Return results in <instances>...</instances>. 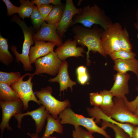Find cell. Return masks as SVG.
<instances>
[{"instance_id":"obj_1","label":"cell","mask_w":138,"mask_h":138,"mask_svg":"<svg viewBox=\"0 0 138 138\" xmlns=\"http://www.w3.org/2000/svg\"><path fill=\"white\" fill-rule=\"evenodd\" d=\"M103 30L95 26L88 28L83 26L77 25L73 26L71 29L74 34V40L77 44L83 47H86L87 49L86 54V65H90L89 53L90 51L94 53L98 52L106 57L107 55L102 49L101 43V36Z\"/></svg>"},{"instance_id":"obj_2","label":"cell","mask_w":138,"mask_h":138,"mask_svg":"<svg viewBox=\"0 0 138 138\" xmlns=\"http://www.w3.org/2000/svg\"><path fill=\"white\" fill-rule=\"evenodd\" d=\"M77 23L88 28H91L95 24L98 25L104 30L113 24L104 11L96 4L92 6L88 5L84 6L81 14L74 16L71 26Z\"/></svg>"},{"instance_id":"obj_3","label":"cell","mask_w":138,"mask_h":138,"mask_svg":"<svg viewBox=\"0 0 138 138\" xmlns=\"http://www.w3.org/2000/svg\"><path fill=\"white\" fill-rule=\"evenodd\" d=\"M12 20L16 23L20 27L23 33L24 41L21 53L18 52L17 47L14 45L10 47L11 50L15 56L16 61L18 63L20 61L22 64L24 70L31 71L33 67L30 61L29 53L30 47L34 42L33 37L34 34V30L28 27L24 21L22 20L16 15L12 17Z\"/></svg>"},{"instance_id":"obj_4","label":"cell","mask_w":138,"mask_h":138,"mask_svg":"<svg viewBox=\"0 0 138 138\" xmlns=\"http://www.w3.org/2000/svg\"><path fill=\"white\" fill-rule=\"evenodd\" d=\"M62 124H69L76 126H81L85 127L87 131L93 134L99 133L106 138H111L105 130L96 124L94 117H86L84 116L75 113L70 107H67L61 112L59 115Z\"/></svg>"},{"instance_id":"obj_5","label":"cell","mask_w":138,"mask_h":138,"mask_svg":"<svg viewBox=\"0 0 138 138\" xmlns=\"http://www.w3.org/2000/svg\"><path fill=\"white\" fill-rule=\"evenodd\" d=\"M35 93L40 104L44 106L49 113L55 119L59 118L58 115L61 112L71 106L68 99L61 101L53 96L51 94L52 89L51 86L42 87L39 91H35Z\"/></svg>"},{"instance_id":"obj_6","label":"cell","mask_w":138,"mask_h":138,"mask_svg":"<svg viewBox=\"0 0 138 138\" xmlns=\"http://www.w3.org/2000/svg\"><path fill=\"white\" fill-rule=\"evenodd\" d=\"M34 75L33 74L26 73L11 85V87L17 92L23 103V111L28 109V102L30 101H34L39 105H41L33 91V83L31 80Z\"/></svg>"},{"instance_id":"obj_7","label":"cell","mask_w":138,"mask_h":138,"mask_svg":"<svg viewBox=\"0 0 138 138\" xmlns=\"http://www.w3.org/2000/svg\"><path fill=\"white\" fill-rule=\"evenodd\" d=\"M113 106L108 110L103 111L108 116L120 123H131L138 126V116L127 108L122 98L114 97Z\"/></svg>"},{"instance_id":"obj_8","label":"cell","mask_w":138,"mask_h":138,"mask_svg":"<svg viewBox=\"0 0 138 138\" xmlns=\"http://www.w3.org/2000/svg\"><path fill=\"white\" fill-rule=\"evenodd\" d=\"M123 29L120 24L113 23L105 30H103L101 43L103 50L106 55L121 49L119 41V33Z\"/></svg>"},{"instance_id":"obj_9","label":"cell","mask_w":138,"mask_h":138,"mask_svg":"<svg viewBox=\"0 0 138 138\" xmlns=\"http://www.w3.org/2000/svg\"><path fill=\"white\" fill-rule=\"evenodd\" d=\"M62 61L55 51L50 52L46 55L40 57L34 62L36 69L34 75L46 73L51 76L58 74Z\"/></svg>"},{"instance_id":"obj_10","label":"cell","mask_w":138,"mask_h":138,"mask_svg":"<svg viewBox=\"0 0 138 138\" xmlns=\"http://www.w3.org/2000/svg\"><path fill=\"white\" fill-rule=\"evenodd\" d=\"M0 105L2 110V120L0 124L1 130L0 138H2L5 128L10 131L12 130V128L9 124L10 120L12 116L16 114L22 113V110H23L24 105L20 99L11 102L0 101Z\"/></svg>"},{"instance_id":"obj_11","label":"cell","mask_w":138,"mask_h":138,"mask_svg":"<svg viewBox=\"0 0 138 138\" xmlns=\"http://www.w3.org/2000/svg\"><path fill=\"white\" fill-rule=\"evenodd\" d=\"M82 12L83 8H77L72 0H66L62 16L56 25L57 33L61 38L63 37L65 32L71 26L74 16L81 14Z\"/></svg>"},{"instance_id":"obj_12","label":"cell","mask_w":138,"mask_h":138,"mask_svg":"<svg viewBox=\"0 0 138 138\" xmlns=\"http://www.w3.org/2000/svg\"><path fill=\"white\" fill-rule=\"evenodd\" d=\"M33 37L34 41H48L54 43L58 47L63 44L62 38L57 33L56 25L47 23L45 21Z\"/></svg>"},{"instance_id":"obj_13","label":"cell","mask_w":138,"mask_h":138,"mask_svg":"<svg viewBox=\"0 0 138 138\" xmlns=\"http://www.w3.org/2000/svg\"><path fill=\"white\" fill-rule=\"evenodd\" d=\"M86 111L88 114L94 117L96 123L101 122V121H105L117 125L122 128L132 138L134 129L136 126L129 123H121L118 122L107 115L99 107H87Z\"/></svg>"},{"instance_id":"obj_14","label":"cell","mask_w":138,"mask_h":138,"mask_svg":"<svg viewBox=\"0 0 138 138\" xmlns=\"http://www.w3.org/2000/svg\"><path fill=\"white\" fill-rule=\"evenodd\" d=\"M49 113L45 108L43 105H41L34 110L27 111L25 113L17 114L14 117L18 122L17 127L21 129V125L22 119L25 116L29 115L31 116L35 122L36 133L39 134L42 131L45 121Z\"/></svg>"},{"instance_id":"obj_15","label":"cell","mask_w":138,"mask_h":138,"mask_svg":"<svg viewBox=\"0 0 138 138\" xmlns=\"http://www.w3.org/2000/svg\"><path fill=\"white\" fill-rule=\"evenodd\" d=\"M77 44L76 40L72 41L71 39H68L62 45L58 47L55 52L62 61L69 57H84L83 53L85 52L84 48L77 47Z\"/></svg>"},{"instance_id":"obj_16","label":"cell","mask_w":138,"mask_h":138,"mask_svg":"<svg viewBox=\"0 0 138 138\" xmlns=\"http://www.w3.org/2000/svg\"><path fill=\"white\" fill-rule=\"evenodd\" d=\"M113 76L114 82L109 91L114 97L123 98L129 93L128 83L130 76L127 73L117 72Z\"/></svg>"},{"instance_id":"obj_17","label":"cell","mask_w":138,"mask_h":138,"mask_svg":"<svg viewBox=\"0 0 138 138\" xmlns=\"http://www.w3.org/2000/svg\"><path fill=\"white\" fill-rule=\"evenodd\" d=\"M68 64L66 61H63L60 66L59 72L56 76L53 78H50L48 81L50 82H57L60 85V93L62 91H67L69 87L72 91L73 87L76 84V83L71 79L68 71Z\"/></svg>"},{"instance_id":"obj_18","label":"cell","mask_w":138,"mask_h":138,"mask_svg":"<svg viewBox=\"0 0 138 138\" xmlns=\"http://www.w3.org/2000/svg\"><path fill=\"white\" fill-rule=\"evenodd\" d=\"M35 45L32 46L30 51L29 59L31 64L34 63L37 59L43 57L53 51L56 45L54 43L45 42L41 40H35Z\"/></svg>"},{"instance_id":"obj_19","label":"cell","mask_w":138,"mask_h":138,"mask_svg":"<svg viewBox=\"0 0 138 138\" xmlns=\"http://www.w3.org/2000/svg\"><path fill=\"white\" fill-rule=\"evenodd\" d=\"M114 69L117 72L126 73L133 72L138 78V60L135 58L127 60L119 59L114 61Z\"/></svg>"},{"instance_id":"obj_20","label":"cell","mask_w":138,"mask_h":138,"mask_svg":"<svg viewBox=\"0 0 138 138\" xmlns=\"http://www.w3.org/2000/svg\"><path fill=\"white\" fill-rule=\"evenodd\" d=\"M47 120V124L42 137H45L51 136L54 132L60 134L63 133V126L60 122V119L59 118L55 119L49 113Z\"/></svg>"},{"instance_id":"obj_21","label":"cell","mask_w":138,"mask_h":138,"mask_svg":"<svg viewBox=\"0 0 138 138\" xmlns=\"http://www.w3.org/2000/svg\"><path fill=\"white\" fill-rule=\"evenodd\" d=\"M20 99L17 92L11 86L0 82V99L3 102H11Z\"/></svg>"},{"instance_id":"obj_22","label":"cell","mask_w":138,"mask_h":138,"mask_svg":"<svg viewBox=\"0 0 138 138\" xmlns=\"http://www.w3.org/2000/svg\"><path fill=\"white\" fill-rule=\"evenodd\" d=\"M13 56L8 50L7 39L0 34V61L6 65H8L14 60Z\"/></svg>"},{"instance_id":"obj_23","label":"cell","mask_w":138,"mask_h":138,"mask_svg":"<svg viewBox=\"0 0 138 138\" xmlns=\"http://www.w3.org/2000/svg\"><path fill=\"white\" fill-rule=\"evenodd\" d=\"M65 4L54 5L45 21L56 25L59 22L63 14Z\"/></svg>"},{"instance_id":"obj_24","label":"cell","mask_w":138,"mask_h":138,"mask_svg":"<svg viewBox=\"0 0 138 138\" xmlns=\"http://www.w3.org/2000/svg\"><path fill=\"white\" fill-rule=\"evenodd\" d=\"M20 5L18 7V13L22 19L30 17L35 6V4L29 0H20Z\"/></svg>"},{"instance_id":"obj_25","label":"cell","mask_w":138,"mask_h":138,"mask_svg":"<svg viewBox=\"0 0 138 138\" xmlns=\"http://www.w3.org/2000/svg\"><path fill=\"white\" fill-rule=\"evenodd\" d=\"M22 76L19 72H0V82L11 85L18 80Z\"/></svg>"},{"instance_id":"obj_26","label":"cell","mask_w":138,"mask_h":138,"mask_svg":"<svg viewBox=\"0 0 138 138\" xmlns=\"http://www.w3.org/2000/svg\"><path fill=\"white\" fill-rule=\"evenodd\" d=\"M102 97V102L100 108L103 111L110 109L113 106L114 102L113 100L114 97L109 90L104 89L99 93Z\"/></svg>"},{"instance_id":"obj_27","label":"cell","mask_w":138,"mask_h":138,"mask_svg":"<svg viewBox=\"0 0 138 138\" xmlns=\"http://www.w3.org/2000/svg\"><path fill=\"white\" fill-rule=\"evenodd\" d=\"M119 39L121 49L128 51H132V47L130 41L129 34L125 27L119 33Z\"/></svg>"},{"instance_id":"obj_28","label":"cell","mask_w":138,"mask_h":138,"mask_svg":"<svg viewBox=\"0 0 138 138\" xmlns=\"http://www.w3.org/2000/svg\"><path fill=\"white\" fill-rule=\"evenodd\" d=\"M101 127L105 129L109 127L112 128L114 132L115 138H131L129 135L119 126L109 122L103 121Z\"/></svg>"},{"instance_id":"obj_29","label":"cell","mask_w":138,"mask_h":138,"mask_svg":"<svg viewBox=\"0 0 138 138\" xmlns=\"http://www.w3.org/2000/svg\"><path fill=\"white\" fill-rule=\"evenodd\" d=\"M109 55L114 61L119 59L125 60L135 58L136 55L132 51H128L120 49L111 53Z\"/></svg>"},{"instance_id":"obj_30","label":"cell","mask_w":138,"mask_h":138,"mask_svg":"<svg viewBox=\"0 0 138 138\" xmlns=\"http://www.w3.org/2000/svg\"><path fill=\"white\" fill-rule=\"evenodd\" d=\"M30 17L33 28L38 30L44 21L43 19L37 6H35Z\"/></svg>"},{"instance_id":"obj_31","label":"cell","mask_w":138,"mask_h":138,"mask_svg":"<svg viewBox=\"0 0 138 138\" xmlns=\"http://www.w3.org/2000/svg\"><path fill=\"white\" fill-rule=\"evenodd\" d=\"M72 136V138H95L92 134L84 130L79 126H74Z\"/></svg>"},{"instance_id":"obj_32","label":"cell","mask_w":138,"mask_h":138,"mask_svg":"<svg viewBox=\"0 0 138 138\" xmlns=\"http://www.w3.org/2000/svg\"><path fill=\"white\" fill-rule=\"evenodd\" d=\"M89 102L91 105L94 107H99L102 104V95L98 92L89 93Z\"/></svg>"},{"instance_id":"obj_33","label":"cell","mask_w":138,"mask_h":138,"mask_svg":"<svg viewBox=\"0 0 138 138\" xmlns=\"http://www.w3.org/2000/svg\"><path fill=\"white\" fill-rule=\"evenodd\" d=\"M54 5L52 4L42 5L37 6L39 12L44 21H45Z\"/></svg>"},{"instance_id":"obj_34","label":"cell","mask_w":138,"mask_h":138,"mask_svg":"<svg viewBox=\"0 0 138 138\" xmlns=\"http://www.w3.org/2000/svg\"><path fill=\"white\" fill-rule=\"evenodd\" d=\"M136 89L138 91V85L136 87ZM123 98L126 107L133 113L138 104V95L133 100L131 101H128L126 96Z\"/></svg>"},{"instance_id":"obj_35","label":"cell","mask_w":138,"mask_h":138,"mask_svg":"<svg viewBox=\"0 0 138 138\" xmlns=\"http://www.w3.org/2000/svg\"><path fill=\"white\" fill-rule=\"evenodd\" d=\"M2 1L4 2L6 6L7 15L9 16L14 13H18V7L14 5L9 0Z\"/></svg>"},{"instance_id":"obj_36","label":"cell","mask_w":138,"mask_h":138,"mask_svg":"<svg viewBox=\"0 0 138 138\" xmlns=\"http://www.w3.org/2000/svg\"><path fill=\"white\" fill-rule=\"evenodd\" d=\"M32 2L36 4L37 6L42 5L52 4L54 5L62 4L60 0H33L31 1Z\"/></svg>"},{"instance_id":"obj_37","label":"cell","mask_w":138,"mask_h":138,"mask_svg":"<svg viewBox=\"0 0 138 138\" xmlns=\"http://www.w3.org/2000/svg\"><path fill=\"white\" fill-rule=\"evenodd\" d=\"M77 80L78 82L82 85H84L87 83L89 79V76L87 73L78 75Z\"/></svg>"},{"instance_id":"obj_38","label":"cell","mask_w":138,"mask_h":138,"mask_svg":"<svg viewBox=\"0 0 138 138\" xmlns=\"http://www.w3.org/2000/svg\"><path fill=\"white\" fill-rule=\"evenodd\" d=\"M76 73L77 75L85 74L87 73L86 68L84 66H80L77 68Z\"/></svg>"},{"instance_id":"obj_39","label":"cell","mask_w":138,"mask_h":138,"mask_svg":"<svg viewBox=\"0 0 138 138\" xmlns=\"http://www.w3.org/2000/svg\"><path fill=\"white\" fill-rule=\"evenodd\" d=\"M132 138H138V126L134 128Z\"/></svg>"},{"instance_id":"obj_40","label":"cell","mask_w":138,"mask_h":138,"mask_svg":"<svg viewBox=\"0 0 138 138\" xmlns=\"http://www.w3.org/2000/svg\"><path fill=\"white\" fill-rule=\"evenodd\" d=\"M28 134L30 136L31 138H39L38 134L36 133L30 134L28 133Z\"/></svg>"},{"instance_id":"obj_41","label":"cell","mask_w":138,"mask_h":138,"mask_svg":"<svg viewBox=\"0 0 138 138\" xmlns=\"http://www.w3.org/2000/svg\"><path fill=\"white\" fill-rule=\"evenodd\" d=\"M136 22L134 24V26L135 27L138 28V8L136 13Z\"/></svg>"},{"instance_id":"obj_42","label":"cell","mask_w":138,"mask_h":138,"mask_svg":"<svg viewBox=\"0 0 138 138\" xmlns=\"http://www.w3.org/2000/svg\"><path fill=\"white\" fill-rule=\"evenodd\" d=\"M133 113L135 115L138 116V104L137 105Z\"/></svg>"},{"instance_id":"obj_43","label":"cell","mask_w":138,"mask_h":138,"mask_svg":"<svg viewBox=\"0 0 138 138\" xmlns=\"http://www.w3.org/2000/svg\"><path fill=\"white\" fill-rule=\"evenodd\" d=\"M41 138H60L59 137H56V136H49L45 137H42Z\"/></svg>"},{"instance_id":"obj_44","label":"cell","mask_w":138,"mask_h":138,"mask_svg":"<svg viewBox=\"0 0 138 138\" xmlns=\"http://www.w3.org/2000/svg\"><path fill=\"white\" fill-rule=\"evenodd\" d=\"M135 28L136 29L137 31V38L138 39V28L137 27H135Z\"/></svg>"}]
</instances>
